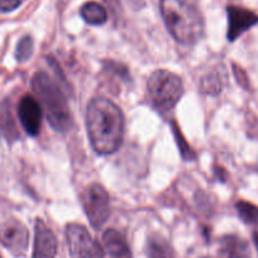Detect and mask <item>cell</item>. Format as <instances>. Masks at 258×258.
Returning <instances> with one entry per match:
<instances>
[{
	"mask_svg": "<svg viewBox=\"0 0 258 258\" xmlns=\"http://www.w3.org/2000/svg\"><path fill=\"white\" fill-rule=\"evenodd\" d=\"M253 242H254V245H255V249H257L258 252V233H253Z\"/></svg>",
	"mask_w": 258,
	"mask_h": 258,
	"instance_id": "cell-22",
	"label": "cell"
},
{
	"mask_svg": "<svg viewBox=\"0 0 258 258\" xmlns=\"http://www.w3.org/2000/svg\"><path fill=\"white\" fill-rule=\"evenodd\" d=\"M147 93L152 105L166 113L172 110L182 98V80L168 70H156L147 80Z\"/></svg>",
	"mask_w": 258,
	"mask_h": 258,
	"instance_id": "cell-4",
	"label": "cell"
},
{
	"mask_svg": "<svg viewBox=\"0 0 258 258\" xmlns=\"http://www.w3.org/2000/svg\"><path fill=\"white\" fill-rule=\"evenodd\" d=\"M31 85L46 111L49 125L57 132H68L73 125V115L59 84L44 71H38L32 78Z\"/></svg>",
	"mask_w": 258,
	"mask_h": 258,
	"instance_id": "cell-3",
	"label": "cell"
},
{
	"mask_svg": "<svg viewBox=\"0 0 258 258\" xmlns=\"http://www.w3.org/2000/svg\"><path fill=\"white\" fill-rule=\"evenodd\" d=\"M203 258H210V257H203Z\"/></svg>",
	"mask_w": 258,
	"mask_h": 258,
	"instance_id": "cell-24",
	"label": "cell"
},
{
	"mask_svg": "<svg viewBox=\"0 0 258 258\" xmlns=\"http://www.w3.org/2000/svg\"><path fill=\"white\" fill-rule=\"evenodd\" d=\"M238 215L240 219L248 225H257L258 224V207H255L252 203L240 200L235 204Z\"/></svg>",
	"mask_w": 258,
	"mask_h": 258,
	"instance_id": "cell-16",
	"label": "cell"
},
{
	"mask_svg": "<svg viewBox=\"0 0 258 258\" xmlns=\"http://www.w3.org/2000/svg\"><path fill=\"white\" fill-rule=\"evenodd\" d=\"M69 252L71 258H104L100 244L84 225L71 223L66 227Z\"/></svg>",
	"mask_w": 258,
	"mask_h": 258,
	"instance_id": "cell-6",
	"label": "cell"
},
{
	"mask_svg": "<svg viewBox=\"0 0 258 258\" xmlns=\"http://www.w3.org/2000/svg\"><path fill=\"white\" fill-rule=\"evenodd\" d=\"M21 6V0H0V12L9 13Z\"/></svg>",
	"mask_w": 258,
	"mask_h": 258,
	"instance_id": "cell-20",
	"label": "cell"
},
{
	"mask_svg": "<svg viewBox=\"0 0 258 258\" xmlns=\"http://www.w3.org/2000/svg\"><path fill=\"white\" fill-rule=\"evenodd\" d=\"M57 239L54 233L42 219L34 224V247L32 258H56Z\"/></svg>",
	"mask_w": 258,
	"mask_h": 258,
	"instance_id": "cell-10",
	"label": "cell"
},
{
	"mask_svg": "<svg viewBox=\"0 0 258 258\" xmlns=\"http://www.w3.org/2000/svg\"><path fill=\"white\" fill-rule=\"evenodd\" d=\"M33 39L31 36H24L17 44L16 49V58L18 62H26L33 54Z\"/></svg>",
	"mask_w": 258,
	"mask_h": 258,
	"instance_id": "cell-17",
	"label": "cell"
},
{
	"mask_svg": "<svg viewBox=\"0 0 258 258\" xmlns=\"http://www.w3.org/2000/svg\"><path fill=\"white\" fill-rule=\"evenodd\" d=\"M228 14V41L234 42L239 38L244 32L252 28L258 23V16L248 9L240 7L229 6L227 8Z\"/></svg>",
	"mask_w": 258,
	"mask_h": 258,
	"instance_id": "cell-9",
	"label": "cell"
},
{
	"mask_svg": "<svg viewBox=\"0 0 258 258\" xmlns=\"http://www.w3.org/2000/svg\"><path fill=\"white\" fill-rule=\"evenodd\" d=\"M161 14L171 36L181 44L197 43L204 34V18L194 0H161Z\"/></svg>",
	"mask_w": 258,
	"mask_h": 258,
	"instance_id": "cell-2",
	"label": "cell"
},
{
	"mask_svg": "<svg viewBox=\"0 0 258 258\" xmlns=\"http://www.w3.org/2000/svg\"><path fill=\"white\" fill-rule=\"evenodd\" d=\"M80 14L84 21L90 26H103L108 21L106 9L96 2H89L84 4L80 9Z\"/></svg>",
	"mask_w": 258,
	"mask_h": 258,
	"instance_id": "cell-13",
	"label": "cell"
},
{
	"mask_svg": "<svg viewBox=\"0 0 258 258\" xmlns=\"http://www.w3.org/2000/svg\"><path fill=\"white\" fill-rule=\"evenodd\" d=\"M224 85V75H223V69H215L209 71L205 76H203L200 80V90L207 95H218L222 91Z\"/></svg>",
	"mask_w": 258,
	"mask_h": 258,
	"instance_id": "cell-14",
	"label": "cell"
},
{
	"mask_svg": "<svg viewBox=\"0 0 258 258\" xmlns=\"http://www.w3.org/2000/svg\"><path fill=\"white\" fill-rule=\"evenodd\" d=\"M0 243L17 257L24 255L29 244L28 229L14 218L3 220L0 222Z\"/></svg>",
	"mask_w": 258,
	"mask_h": 258,
	"instance_id": "cell-7",
	"label": "cell"
},
{
	"mask_svg": "<svg viewBox=\"0 0 258 258\" xmlns=\"http://www.w3.org/2000/svg\"><path fill=\"white\" fill-rule=\"evenodd\" d=\"M172 129H173V135H175V138H176V142H177L181 156H182L183 160L185 161L195 160L197 155H195V152L192 151V148L190 147V145L186 142L185 137L182 136V133H181V131L178 129V126L176 125L175 121H172Z\"/></svg>",
	"mask_w": 258,
	"mask_h": 258,
	"instance_id": "cell-18",
	"label": "cell"
},
{
	"mask_svg": "<svg viewBox=\"0 0 258 258\" xmlns=\"http://www.w3.org/2000/svg\"><path fill=\"white\" fill-rule=\"evenodd\" d=\"M42 106L32 95H24L18 104V118L27 135L37 137L41 132Z\"/></svg>",
	"mask_w": 258,
	"mask_h": 258,
	"instance_id": "cell-8",
	"label": "cell"
},
{
	"mask_svg": "<svg viewBox=\"0 0 258 258\" xmlns=\"http://www.w3.org/2000/svg\"><path fill=\"white\" fill-rule=\"evenodd\" d=\"M103 243L111 258H133L126 239L119 230L106 229L103 234Z\"/></svg>",
	"mask_w": 258,
	"mask_h": 258,
	"instance_id": "cell-11",
	"label": "cell"
},
{
	"mask_svg": "<svg viewBox=\"0 0 258 258\" xmlns=\"http://www.w3.org/2000/svg\"><path fill=\"white\" fill-rule=\"evenodd\" d=\"M124 115L121 109L105 98H95L86 110V128L94 151L100 156L113 155L124 138Z\"/></svg>",
	"mask_w": 258,
	"mask_h": 258,
	"instance_id": "cell-1",
	"label": "cell"
},
{
	"mask_svg": "<svg viewBox=\"0 0 258 258\" xmlns=\"http://www.w3.org/2000/svg\"><path fill=\"white\" fill-rule=\"evenodd\" d=\"M244 255V253L229 245H223V248L218 253V258H243Z\"/></svg>",
	"mask_w": 258,
	"mask_h": 258,
	"instance_id": "cell-19",
	"label": "cell"
},
{
	"mask_svg": "<svg viewBox=\"0 0 258 258\" xmlns=\"http://www.w3.org/2000/svg\"><path fill=\"white\" fill-rule=\"evenodd\" d=\"M81 204L89 222L95 229L103 227L110 215V202L100 183H91L81 194Z\"/></svg>",
	"mask_w": 258,
	"mask_h": 258,
	"instance_id": "cell-5",
	"label": "cell"
},
{
	"mask_svg": "<svg viewBox=\"0 0 258 258\" xmlns=\"http://www.w3.org/2000/svg\"><path fill=\"white\" fill-rule=\"evenodd\" d=\"M0 128L9 141H14L18 138V132L16 129V124H14L8 101H4L0 108Z\"/></svg>",
	"mask_w": 258,
	"mask_h": 258,
	"instance_id": "cell-15",
	"label": "cell"
},
{
	"mask_svg": "<svg viewBox=\"0 0 258 258\" xmlns=\"http://www.w3.org/2000/svg\"><path fill=\"white\" fill-rule=\"evenodd\" d=\"M2 133L3 132H2V128H0V142H2Z\"/></svg>",
	"mask_w": 258,
	"mask_h": 258,
	"instance_id": "cell-23",
	"label": "cell"
},
{
	"mask_svg": "<svg viewBox=\"0 0 258 258\" xmlns=\"http://www.w3.org/2000/svg\"><path fill=\"white\" fill-rule=\"evenodd\" d=\"M233 66H234V75L235 78H237L238 83H239L242 86H244V88H248V79L244 71H243L240 68H238L237 64H233Z\"/></svg>",
	"mask_w": 258,
	"mask_h": 258,
	"instance_id": "cell-21",
	"label": "cell"
},
{
	"mask_svg": "<svg viewBox=\"0 0 258 258\" xmlns=\"http://www.w3.org/2000/svg\"><path fill=\"white\" fill-rule=\"evenodd\" d=\"M148 258H175L170 243L161 234H152L146 243Z\"/></svg>",
	"mask_w": 258,
	"mask_h": 258,
	"instance_id": "cell-12",
	"label": "cell"
}]
</instances>
